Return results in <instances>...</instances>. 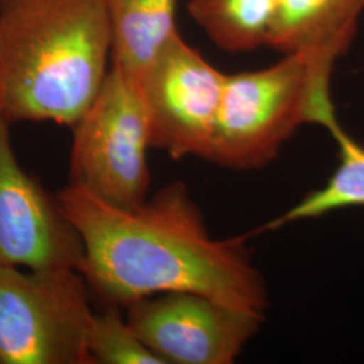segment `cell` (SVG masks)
<instances>
[{
	"mask_svg": "<svg viewBox=\"0 0 364 364\" xmlns=\"http://www.w3.org/2000/svg\"><path fill=\"white\" fill-rule=\"evenodd\" d=\"M57 198L84 246L78 272L112 306L189 291L263 316L267 289L246 237L215 239L183 183L135 208L112 207L69 185Z\"/></svg>",
	"mask_w": 364,
	"mask_h": 364,
	"instance_id": "1",
	"label": "cell"
},
{
	"mask_svg": "<svg viewBox=\"0 0 364 364\" xmlns=\"http://www.w3.org/2000/svg\"><path fill=\"white\" fill-rule=\"evenodd\" d=\"M103 0H0V114L73 127L105 82Z\"/></svg>",
	"mask_w": 364,
	"mask_h": 364,
	"instance_id": "2",
	"label": "cell"
},
{
	"mask_svg": "<svg viewBox=\"0 0 364 364\" xmlns=\"http://www.w3.org/2000/svg\"><path fill=\"white\" fill-rule=\"evenodd\" d=\"M304 123L332 131L338 122L331 92L308 61L285 54L273 65L227 76L207 159L231 169H259Z\"/></svg>",
	"mask_w": 364,
	"mask_h": 364,
	"instance_id": "3",
	"label": "cell"
},
{
	"mask_svg": "<svg viewBox=\"0 0 364 364\" xmlns=\"http://www.w3.org/2000/svg\"><path fill=\"white\" fill-rule=\"evenodd\" d=\"M93 317L76 269L0 266V363L93 364Z\"/></svg>",
	"mask_w": 364,
	"mask_h": 364,
	"instance_id": "4",
	"label": "cell"
},
{
	"mask_svg": "<svg viewBox=\"0 0 364 364\" xmlns=\"http://www.w3.org/2000/svg\"><path fill=\"white\" fill-rule=\"evenodd\" d=\"M72 129L70 183L117 208L144 203L151 141L139 81L112 66Z\"/></svg>",
	"mask_w": 364,
	"mask_h": 364,
	"instance_id": "5",
	"label": "cell"
},
{
	"mask_svg": "<svg viewBox=\"0 0 364 364\" xmlns=\"http://www.w3.org/2000/svg\"><path fill=\"white\" fill-rule=\"evenodd\" d=\"M225 75L176 33L139 80L151 147L207 159Z\"/></svg>",
	"mask_w": 364,
	"mask_h": 364,
	"instance_id": "6",
	"label": "cell"
},
{
	"mask_svg": "<svg viewBox=\"0 0 364 364\" xmlns=\"http://www.w3.org/2000/svg\"><path fill=\"white\" fill-rule=\"evenodd\" d=\"M262 317L197 293L173 291L132 302L126 318L164 363L230 364L259 331Z\"/></svg>",
	"mask_w": 364,
	"mask_h": 364,
	"instance_id": "7",
	"label": "cell"
},
{
	"mask_svg": "<svg viewBox=\"0 0 364 364\" xmlns=\"http://www.w3.org/2000/svg\"><path fill=\"white\" fill-rule=\"evenodd\" d=\"M10 124L0 114V266L78 270L84 258L80 234L57 196L19 165Z\"/></svg>",
	"mask_w": 364,
	"mask_h": 364,
	"instance_id": "8",
	"label": "cell"
},
{
	"mask_svg": "<svg viewBox=\"0 0 364 364\" xmlns=\"http://www.w3.org/2000/svg\"><path fill=\"white\" fill-rule=\"evenodd\" d=\"M364 0H278L269 46L302 55L318 87L331 92L338 57L347 52Z\"/></svg>",
	"mask_w": 364,
	"mask_h": 364,
	"instance_id": "9",
	"label": "cell"
},
{
	"mask_svg": "<svg viewBox=\"0 0 364 364\" xmlns=\"http://www.w3.org/2000/svg\"><path fill=\"white\" fill-rule=\"evenodd\" d=\"M177 0H103L111 30L112 66L141 80L156 54L178 33Z\"/></svg>",
	"mask_w": 364,
	"mask_h": 364,
	"instance_id": "10",
	"label": "cell"
},
{
	"mask_svg": "<svg viewBox=\"0 0 364 364\" xmlns=\"http://www.w3.org/2000/svg\"><path fill=\"white\" fill-rule=\"evenodd\" d=\"M278 0H191L192 18L219 48L248 52L267 45Z\"/></svg>",
	"mask_w": 364,
	"mask_h": 364,
	"instance_id": "11",
	"label": "cell"
},
{
	"mask_svg": "<svg viewBox=\"0 0 364 364\" xmlns=\"http://www.w3.org/2000/svg\"><path fill=\"white\" fill-rule=\"evenodd\" d=\"M338 146V165L324 186L305 196L294 207L264 228L277 230L290 223L317 219L338 209L364 207V146L338 124L331 131Z\"/></svg>",
	"mask_w": 364,
	"mask_h": 364,
	"instance_id": "12",
	"label": "cell"
},
{
	"mask_svg": "<svg viewBox=\"0 0 364 364\" xmlns=\"http://www.w3.org/2000/svg\"><path fill=\"white\" fill-rule=\"evenodd\" d=\"M88 351L93 364H164L112 305L95 313Z\"/></svg>",
	"mask_w": 364,
	"mask_h": 364,
	"instance_id": "13",
	"label": "cell"
}]
</instances>
